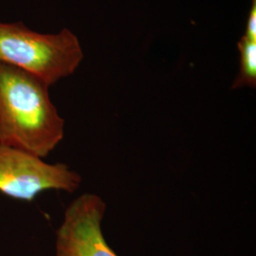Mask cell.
Returning a JSON list of instances; mask_svg holds the SVG:
<instances>
[{"label":"cell","instance_id":"1","mask_svg":"<svg viewBox=\"0 0 256 256\" xmlns=\"http://www.w3.org/2000/svg\"><path fill=\"white\" fill-rule=\"evenodd\" d=\"M48 86L18 66L0 62V144L44 158L64 135V120Z\"/></svg>","mask_w":256,"mask_h":256},{"label":"cell","instance_id":"2","mask_svg":"<svg viewBox=\"0 0 256 256\" xmlns=\"http://www.w3.org/2000/svg\"><path fill=\"white\" fill-rule=\"evenodd\" d=\"M82 59L80 41L68 28L45 34L22 22H0V62L36 75L48 86L74 74Z\"/></svg>","mask_w":256,"mask_h":256},{"label":"cell","instance_id":"3","mask_svg":"<svg viewBox=\"0 0 256 256\" xmlns=\"http://www.w3.org/2000/svg\"><path fill=\"white\" fill-rule=\"evenodd\" d=\"M81 176L64 164H50L36 156L0 144V192L14 200L32 202L48 190L74 192Z\"/></svg>","mask_w":256,"mask_h":256},{"label":"cell","instance_id":"4","mask_svg":"<svg viewBox=\"0 0 256 256\" xmlns=\"http://www.w3.org/2000/svg\"><path fill=\"white\" fill-rule=\"evenodd\" d=\"M106 210V202L95 194H82L72 202L56 232V256H118L102 234Z\"/></svg>","mask_w":256,"mask_h":256},{"label":"cell","instance_id":"5","mask_svg":"<svg viewBox=\"0 0 256 256\" xmlns=\"http://www.w3.org/2000/svg\"><path fill=\"white\" fill-rule=\"evenodd\" d=\"M238 48L240 54L239 72L232 84V90L256 88V41L242 36L238 41Z\"/></svg>","mask_w":256,"mask_h":256}]
</instances>
